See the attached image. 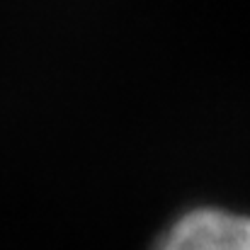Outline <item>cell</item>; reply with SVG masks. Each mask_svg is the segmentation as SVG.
<instances>
[{"instance_id":"cell-1","label":"cell","mask_w":250,"mask_h":250,"mask_svg":"<svg viewBox=\"0 0 250 250\" xmlns=\"http://www.w3.org/2000/svg\"><path fill=\"white\" fill-rule=\"evenodd\" d=\"M153 250H250V216L199 207L175 219Z\"/></svg>"}]
</instances>
